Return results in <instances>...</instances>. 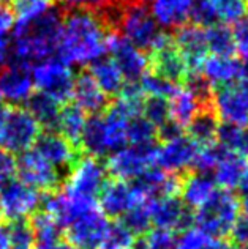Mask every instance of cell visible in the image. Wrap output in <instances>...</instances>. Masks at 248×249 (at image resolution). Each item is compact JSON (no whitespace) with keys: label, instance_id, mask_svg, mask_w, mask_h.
<instances>
[{"label":"cell","instance_id":"cell-1","mask_svg":"<svg viewBox=\"0 0 248 249\" xmlns=\"http://www.w3.org/2000/svg\"><path fill=\"white\" fill-rule=\"evenodd\" d=\"M109 29L98 11L71 10L62 19L56 46L57 58L67 65H90L106 52Z\"/></svg>","mask_w":248,"mask_h":249},{"label":"cell","instance_id":"cell-2","mask_svg":"<svg viewBox=\"0 0 248 249\" xmlns=\"http://www.w3.org/2000/svg\"><path fill=\"white\" fill-rule=\"evenodd\" d=\"M62 19V11L51 6L34 19L16 21L11 43V58L24 65L49 58L52 52H56Z\"/></svg>","mask_w":248,"mask_h":249},{"label":"cell","instance_id":"cell-3","mask_svg":"<svg viewBox=\"0 0 248 249\" xmlns=\"http://www.w3.org/2000/svg\"><path fill=\"white\" fill-rule=\"evenodd\" d=\"M240 199L226 189L215 191L204 205L194 210L191 221L212 240H223L228 237L240 216Z\"/></svg>","mask_w":248,"mask_h":249},{"label":"cell","instance_id":"cell-4","mask_svg":"<svg viewBox=\"0 0 248 249\" xmlns=\"http://www.w3.org/2000/svg\"><path fill=\"white\" fill-rule=\"evenodd\" d=\"M119 29L122 36L142 51L153 52L171 43V38L163 32L146 5L123 3Z\"/></svg>","mask_w":248,"mask_h":249},{"label":"cell","instance_id":"cell-5","mask_svg":"<svg viewBox=\"0 0 248 249\" xmlns=\"http://www.w3.org/2000/svg\"><path fill=\"white\" fill-rule=\"evenodd\" d=\"M40 133V124L25 107L16 104L0 106V148L21 155L34 147Z\"/></svg>","mask_w":248,"mask_h":249},{"label":"cell","instance_id":"cell-6","mask_svg":"<svg viewBox=\"0 0 248 249\" xmlns=\"http://www.w3.org/2000/svg\"><path fill=\"white\" fill-rule=\"evenodd\" d=\"M30 74L38 91L51 96L58 104H65L71 100L75 74L70 65L63 63L60 58L49 57L37 62Z\"/></svg>","mask_w":248,"mask_h":249},{"label":"cell","instance_id":"cell-7","mask_svg":"<svg viewBox=\"0 0 248 249\" xmlns=\"http://www.w3.org/2000/svg\"><path fill=\"white\" fill-rule=\"evenodd\" d=\"M43 193L29 186L21 178H13L0 183V207L5 221L27 219L41 208Z\"/></svg>","mask_w":248,"mask_h":249},{"label":"cell","instance_id":"cell-8","mask_svg":"<svg viewBox=\"0 0 248 249\" xmlns=\"http://www.w3.org/2000/svg\"><path fill=\"white\" fill-rule=\"evenodd\" d=\"M108 175L106 164L101 160L81 155V158L76 161V164L67 175L62 188L84 197L96 199L104 183L108 181Z\"/></svg>","mask_w":248,"mask_h":249},{"label":"cell","instance_id":"cell-9","mask_svg":"<svg viewBox=\"0 0 248 249\" xmlns=\"http://www.w3.org/2000/svg\"><path fill=\"white\" fill-rule=\"evenodd\" d=\"M19 178L40 193H54L62 188L65 175L40 156L34 148L25 150L18 160Z\"/></svg>","mask_w":248,"mask_h":249},{"label":"cell","instance_id":"cell-10","mask_svg":"<svg viewBox=\"0 0 248 249\" xmlns=\"http://www.w3.org/2000/svg\"><path fill=\"white\" fill-rule=\"evenodd\" d=\"M156 143L150 145H128L109 155L106 169L114 178L133 180L155 162Z\"/></svg>","mask_w":248,"mask_h":249},{"label":"cell","instance_id":"cell-11","mask_svg":"<svg viewBox=\"0 0 248 249\" xmlns=\"http://www.w3.org/2000/svg\"><path fill=\"white\" fill-rule=\"evenodd\" d=\"M198 150L199 145L191 137H188L187 134H179L163 141L161 145H156L153 164L172 175L185 172L193 167Z\"/></svg>","mask_w":248,"mask_h":249},{"label":"cell","instance_id":"cell-12","mask_svg":"<svg viewBox=\"0 0 248 249\" xmlns=\"http://www.w3.org/2000/svg\"><path fill=\"white\" fill-rule=\"evenodd\" d=\"M109 218L100 207L86 213L63 229V237L76 249H100L106 238Z\"/></svg>","mask_w":248,"mask_h":249},{"label":"cell","instance_id":"cell-13","mask_svg":"<svg viewBox=\"0 0 248 249\" xmlns=\"http://www.w3.org/2000/svg\"><path fill=\"white\" fill-rule=\"evenodd\" d=\"M32 148L40 156H43L49 164L60 170L65 178L82 155L79 147L65 139L57 131H41Z\"/></svg>","mask_w":248,"mask_h":249},{"label":"cell","instance_id":"cell-14","mask_svg":"<svg viewBox=\"0 0 248 249\" xmlns=\"http://www.w3.org/2000/svg\"><path fill=\"white\" fill-rule=\"evenodd\" d=\"M106 51H109L111 58L120 70L123 79L139 81L142 74L149 71V57L144 54V51L136 48L125 36L109 34Z\"/></svg>","mask_w":248,"mask_h":249},{"label":"cell","instance_id":"cell-15","mask_svg":"<svg viewBox=\"0 0 248 249\" xmlns=\"http://www.w3.org/2000/svg\"><path fill=\"white\" fill-rule=\"evenodd\" d=\"M147 210L152 226L166 231H182L191 226V214L177 196H160L147 199Z\"/></svg>","mask_w":248,"mask_h":249},{"label":"cell","instance_id":"cell-16","mask_svg":"<svg viewBox=\"0 0 248 249\" xmlns=\"http://www.w3.org/2000/svg\"><path fill=\"white\" fill-rule=\"evenodd\" d=\"M101 213L109 219H119L141 199L134 193L132 183L111 177L104 183L101 193L96 197Z\"/></svg>","mask_w":248,"mask_h":249},{"label":"cell","instance_id":"cell-17","mask_svg":"<svg viewBox=\"0 0 248 249\" xmlns=\"http://www.w3.org/2000/svg\"><path fill=\"white\" fill-rule=\"evenodd\" d=\"M174 46L187 63L188 73H199L202 62L209 54L206 43V30L196 24H184L177 27Z\"/></svg>","mask_w":248,"mask_h":249},{"label":"cell","instance_id":"cell-18","mask_svg":"<svg viewBox=\"0 0 248 249\" xmlns=\"http://www.w3.org/2000/svg\"><path fill=\"white\" fill-rule=\"evenodd\" d=\"M34 79L30 70L24 63H8L0 70V95L10 104L19 106L34 93Z\"/></svg>","mask_w":248,"mask_h":249},{"label":"cell","instance_id":"cell-19","mask_svg":"<svg viewBox=\"0 0 248 249\" xmlns=\"http://www.w3.org/2000/svg\"><path fill=\"white\" fill-rule=\"evenodd\" d=\"M210 98L213 104V114L217 115L218 120H221V123L247 126L248 104L244 100V96L239 91L236 84L215 89Z\"/></svg>","mask_w":248,"mask_h":249},{"label":"cell","instance_id":"cell-20","mask_svg":"<svg viewBox=\"0 0 248 249\" xmlns=\"http://www.w3.org/2000/svg\"><path fill=\"white\" fill-rule=\"evenodd\" d=\"M130 183L141 200L160 197V196H177L180 186L177 175L168 174L155 164L146 169L136 178L130 180Z\"/></svg>","mask_w":248,"mask_h":249},{"label":"cell","instance_id":"cell-21","mask_svg":"<svg viewBox=\"0 0 248 249\" xmlns=\"http://www.w3.org/2000/svg\"><path fill=\"white\" fill-rule=\"evenodd\" d=\"M247 65L234 55H207L202 62L199 73L210 87H225L232 85L242 76Z\"/></svg>","mask_w":248,"mask_h":249},{"label":"cell","instance_id":"cell-22","mask_svg":"<svg viewBox=\"0 0 248 249\" xmlns=\"http://www.w3.org/2000/svg\"><path fill=\"white\" fill-rule=\"evenodd\" d=\"M71 98H73L77 107H81L84 112H89L92 115L101 114L109 106L108 96L96 85L94 77L89 74V71H82L75 77Z\"/></svg>","mask_w":248,"mask_h":249},{"label":"cell","instance_id":"cell-23","mask_svg":"<svg viewBox=\"0 0 248 249\" xmlns=\"http://www.w3.org/2000/svg\"><path fill=\"white\" fill-rule=\"evenodd\" d=\"M217 191V185L213 181V177L206 172H194L188 174L184 180H180L179 194L180 200L188 210H196L213 196Z\"/></svg>","mask_w":248,"mask_h":249},{"label":"cell","instance_id":"cell-24","mask_svg":"<svg viewBox=\"0 0 248 249\" xmlns=\"http://www.w3.org/2000/svg\"><path fill=\"white\" fill-rule=\"evenodd\" d=\"M152 58H149V63H152L153 73L160 74L166 79L172 81L175 84L184 82L188 74L187 63L180 52L175 49L172 41L166 44L165 48L152 52Z\"/></svg>","mask_w":248,"mask_h":249},{"label":"cell","instance_id":"cell-25","mask_svg":"<svg viewBox=\"0 0 248 249\" xmlns=\"http://www.w3.org/2000/svg\"><path fill=\"white\" fill-rule=\"evenodd\" d=\"M194 0H153L150 13L161 29H177L190 19Z\"/></svg>","mask_w":248,"mask_h":249},{"label":"cell","instance_id":"cell-26","mask_svg":"<svg viewBox=\"0 0 248 249\" xmlns=\"http://www.w3.org/2000/svg\"><path fill=\"white\" fill-rule=\"evenodd\" d=\"M247 166L248 160L245 156L226 150V153L221 156L218 164L212 170L215 185L226 189V191H232V189L239 188L245 175Z\"/></svg>","mask_w":248,"mask_h":249},{"label":"cell","instance_id":"cell-27","mask_svg":"<svg viewBox=\"0 0 248 249\" xmlns=\"http://www.w3.org/2000/svg\"><path fill=\"white\" fill-rule=\"evenodd\" d=\"M77 147H79L82 155L94 156L98 160L109 156L106 133H104V119L101 114H94L92 117L86 119V124L82 128Z\"/></svg>","mask_w":248,"mask_h":249},{"label":"cell","instance_id":"cell-28","mask_svg":"<svg viewBox=\"0 0 248 249\" xmlns=\"http://www.w3.org/2000/svg\"><path fill=\"white\" fill-rule=\"evenodd\" d=\"M89 74L94 77V81L106 96H117L125 84L120 70L111 57H100L94 60L90 63Z\"/></svg>","mask_w":248,"mask_h":249},{"label":"cell","instance_id":"cell-29","mask_svg":"<svg viewBox=\"0 0 248 249\" xmlns=\"http://www.w3.org/2000/svg\"><path fill=\"white\" fill-rule=\"evenodd\" d=\"M25 109L34 117L35 122L40 124L44 131H57L58 114H60V104L51 96L41 93V91H34L30 98L25 101Z\"/></svg>","mask_w":248,"mask_h":249},{"label":"cell","instance_id":"cell-30","mask_svg":"<svg viewBox=\"0 0 248 249\" xmlns=\"http://www.w3.org/2000/svg\"><path fill=\"white\" fill-rule=\"evenodd\" d=\"M169 117L180 128H185L191 119L202 109V103L188 89L179 87L177 91L168 100Z\"/></svg>","mask_w":248,"mask_h":249},{"label":"cell","instance_id":"cell-31","mask_svg":"<svg viewBox=\"0 0 248 249\" xmlns=\"http://www.w3.org/2000/svg\"><path fill=\"white\" fill-rule=\"evenodd\" d=\"M220 126V120L213 110L201 109L199 112L191 119V122L187 124L188 137L198 143V145H207L217 141V131Z\"/></svg>","mask_w":248,"mask_h":249},{"label":"cell","instance_id":"cell-32","mask_svg":"<svg viewBox=\"0 0 248 249\" xmlns=\"http://www.w3.org/2000/svg\"><path fill=\"white\" fill-rule=\"evenodd\" d=\"M86 112L81 107H77L75 103H65V106L60 107V114H58L57 133L62 134L71 143L77 145L82 128L86 124Z\"/></svg>","mask_w":248,"mask_h":249},{"label":"cell","instance_id":"cell-33","mask_svg":"<svg viewBox=\"0 0 248 249\" xmlns=\"http://www.w3.org/2000/svg\"><path fill=\"white\" fill-rule=\"evenodd\" d=\"M207 51L212 55H234L232 30L225 24H213L204 27Z\"/></svg>","mask_w":248,"mask_h":249},{"label":"cell","instance_id":"cell-34","mask_svg":"<svg viewBox=\"0 0 248 249\" xmlns=\"http://www.w3.org/2000/svg\"><path fill=\"white\" fill-rule=\"evenodd\" d=\"M29 222L35 235V243H48V241H54L63 237L62 227L44 210H38L29 216Z\"/></svg>","mask_w":248,"mask_h":249},{"label":"cell","instance_id":"cell-35","mask_svg":"<svg viewBox=\"0 0 248 249\" xmlns=\"http://www.w3.org/2000/svg\"><path fill=\"white\" fill-rule=\"evenodd\" d=\"M218 24L234 25L248 16V0H209Z\"/></svg>","mask_w":248,"mask_h":249},{"label":"cell","instance_id":"cell-36","mask_svg":"<svg viewBox=\"0 0 248 249\" xmlns=\"http://www.w3.org/2000/svg\"><path fill=\"white\" fill-rule=\"evenodd\" d=\"M5 231H6V235H8L10 249H34L35 235H34V231H32L29 218L6 221Z\"/></svg>","mask_w":248,"mask_h":249},{"label":"cell","instance_id":"cell-37","mask_svg":"<svg viewBox=\"0 0 248 249\" xmlns=\"http://www.w3.org/2000/svg\"><path fill=\"white\" fill-rule=\"evenodd\" d=\"M119 219L123 222V226H125L136 238L142 237V235L147 233L150 231V227H152V221H150V214H149L146 200H141L136 205H133Z\"/></svg>","mask_w":248,"mask_h":249},{"label":"cell","instance_id":"cell-38","mask_svg":"<svg viewBox=\"0 0 248 249\" xmlns=\"http://www.w3.org/2000/svg\"><path fill=\"white\" fill-rule=\"evenodd\" d=\"M156 128L142 115H136L127 123V137L130 145H150L156 141Z\"/></svg>","mask_w":248,"mask_h":249},{"label":"cell","instance_id":"cell-39","mask_svg":"<svg viewBox=\"0 0 248 249\" xmlns=\"http://www.w3.org/2000/svg\"><path fill=\"white\" fill-rule=\"evenodd\" d=\"M144 95L147 93L149 96H161L169 100L179 89V84L166 79L160 74L153 73V71H147L142 74V77L138 81Z\"/></svg>","mask_w":248,"mask_h":249},{"label":"cell","instance_id":"cell-40","mask_svg":"<svg viewBox=\"0 0 248 249\" xmlns=\"http://www.w3.org/2000/svg\"><path fill=\"white\" fill-rule=\"evenodd\" d=\"M134 249H175V235L166 229L155 227L136 238Z\"/></svg>","mask_w":248,"mask_h":249},{"label":"cell","instance_id":"cell-41","mask_svg":"<svg viewBox=\"0 0 248 249\" xmlns=\"http://www.w3.org/2000/svg\"><path fill=\"white\" fill-rule=\"evenodd\" d=\"M141 115L149 120L153 126L158 129L161 124H165L169 117V103L166 98L161 96H149L142 101V112Z\"/></svg>","mask_w":248,"mask_h":249},{"label":"cell","instance_id":"cell-42","mask_svg":"<svg viewBox=\"0 0 248 249\" xmlns=\"http://www.w3.org/2000/svg\"><path fill=\"white\" fill-rule=\"evenodd\" d=\"M225 153H226V150L221 147L217 141L212 143H207V145H201L196 153V158H194V162H193L194 170L210 174Z\"/></svg>","mask_w":248,"mask_h":249},{"label":"cell","instance_id":"cell-43","mask_svg":"<svg viewBox=\"0 0 248 249\" xmlns=\"http://www.w3.org/2000/svg\"><path fill=\"white\" fill-rule=\"evenodd\" d=\"M212 241L210 237L198 229L196 226H188L182 229L179 237H175V249H206Z\"/></svg>","mask_w":248,"mask_h":249},{"label":"cell","instance_id":"cell-44","mask_svg":"<svg viewBox=\"0 0 248 249\" xmlns=\"http://www.w3.org/2000/svg\"><path fill=\"white\" fill-rule=\"evenodd\" d=\"M54 0H15L16 21H29L49 10Z\"/></svg>","mask_w":248,"mask_h":249},{"label":"cell","instance_id":"cell-45","mask_svg":"<svg viewBox=\"0 0 248 249\" xmlns=\"http://www.w3.org/2000/svg\"><path fill=\"white\" fill-rule=\"evenodd\" d=\"M190 18L193 22L199 25V27H209V25L218 24L215 13L212 10V5L209 3V0H194L191 6Z\"/></svg>","mask_w":248,"mask_h":249},{"label":"cell","instance_id":"cell-46","mask_svg":"<svg viewBox=\"0 0 248 249\" xmlns=\"http://www.w3.org/2000/svg\"><path fill=\"white\" fill-rule=\"evenodd\" d=\"M234 52L239 54L240 60L248 63V16L234 24Z\"/></svg>","mask_w":248,"mask_h":249},{"label":"cell","instance_id":"cell-47","mask_svg":"<svg viewBox=\"0 0 248 249\" xmlns=\"http://www.w3.org/2000/svg\"><path fill=\"white\" fill-rule=\"evenodd\" d=\"M229 237L232 240V245L237 246L239 249L248 248V216L245 213L240 214L237 221L234 222Z\"/></svg>","mask_w":248,"mask_h":249},{"label":"cell","instance_id":"cell-48","mask_svg":"<svg viewBox=\"0 0 248 249\" xmlns=\"http://www.w3.org/2000/svg\"><path fill=\"white\" fill-rule=\"evenodd\" d=\"M18 158L13 153L0 148V183L13 178L16 175Z\"/></svg>","mask_w":248,"mask_h":249},{"label":"cell","instance_id":"cell-49","mask_svg":"<svg viewBox=\"0 0 248 249\" xmlns=\"http://www.w3.org/2000/svg\"><path fill=\"white\" fill-rule=\"evenodd\" d=\"M63 5L70 6L73 10H90V11H100L104 8L111 0H60Z\"/></svg>","mask_w":248,"mask_h":249},{"label":"cell","instance_id":"cell-50","mask_svg":"<svg viewBox=\"0 0 248 249\" xmlns=\"http://www.w3.org/2000/svg\"><path fill=\"white\" fill-rule=\"evenodd\" d=\"M15 11L10 10L8 6L0 5V36H6V34L15 27Z\"/></svg>","mask_w":248,"mask_h":249},{"label":"cell","instance_id":"cell-51","mask_svg":"<svg viewBox=\"0 0 248 249\" xmlns=\"http://www.w3.org/2000/svg\"><path fill=\"white\" fill-rule=\"evenodd\" d=\"M11 62V43L6 36H0V70Z\"/></svg>","mask_w":248,"mask_h":249},{"label":"cell","instance_id":"cell-52","mask_svg":"<svg viewBox=\"0 0 248 249\" xmlns=\"http://www.w3.org/2000/svg\"><path fill=\"white\" fill-rule=\"evenodd\" d=\"M34 249H76V248L68 240H65V237H62L54 241H48V243H35Z\"/></svg>","mask_w":248,"mask_h":249},{"label":"cell","instance_id":"cell-53","mask_svg":"<svg viewBox=\"0 0 248 249\" xmlns=\"http://www.w3.org/2000/svg\"><path fill=\"white\" fill-rule=\"evenodd\" d=\"M236 85H237V89H239L240 93H242L244 100H245L247 104H248V67L245 68V71L242 73V76L239 77V81L236 82Z\"/></svg>","mask_w":248,"mask_h":249},{"label":"cell","instance_id":"cell-54","mask_svg":"<svg viewBox=\"0 0 248 249\" xmlns=\"http://www.w3.org/2000/svg\"><path fill=\"white\" fill-rule=\"evenodd\" d=\"M239 191H240V204H248V166H247V170H245V175L242 181H240L239 185Z\"/></svg>","mask_w":248,"mask_h":249},{"label":"cell","instance_id":"cell-55","mask_svg":"<svg viewBox=\"0 0 248 249\" xmlns=\"http://www.w3.org/2000/svg\"><path fill=\"white\" fill-rule=\"evenodd\" d=\"M240 155L248 158V124L244 126V139H242V147H240Z\"/></svg>","mask_w":248,"mask_h":249},{"label":"cell","instance_id":"cell-56","mask_svg":"<svg viewBox=\"0 0 248 249\" xmlns=\"http://www.w3.org/2000/svg\"><path fill=\"white\" fill-rule=\"evenodd\" d=\"M0 249H10L8 235H6L5 226H2V224H0Z\"/></svg>","mask_w":248,"mask_h":249},{"label":"cell","instance_id":"cell-57","mask_svg":"<svg viewBox=\"0 0 248 249\" xmlns=\"http://www.w3.org/2000/svg\"><path fill=\"white\" fill-rule=\"evenodd\" d=\"M149 2H153V0H132V3H139V5H146Z\"/></svg>","mask_w":248,"mask_h":249},{"label":"cell","instance_id":"cell-58","mask_svg":"<svg viewBox=\"0 0 248 249\" xmlns=\"http://www.w3.org/2000/svg\"><path fill=\"white\" fill-rule=\"evenodd\" d=\"M244 210H245V214L248 216V204H244Z\"/></svg>","mask_w":248,"mask_h":249},{"label":"cell","instance_id":"cell-59","mask_svg":"<svg viewBox=\"0 0 248 249\" xmlns=\"http://www.w3.org/2000/svg\"><path fill=\"white\" fill-rule=\"evenodd\" d=\"M3 221V218H2V207H0V222Z\"/></svg>","mask_w":248,"mask_h":249},{"label":"cell","instance_id":"cell-60","mask_svg":"<svg viewBox=\"0 0 248 249\" xmlns=\"http://www.w3.org/2000/svg\"><path fill=\"white\" fill-rule=\"evenodd\" d=\"M2 100H3V98H2V95H0V106H2Z\"/></svg>","mask_w":248,"mask_h":249},{"label":"cell","instance_id":"cell-61","mask_svg":"<svg viewBox=\"0 0 248 249\" xmlns=\"http://www.w3.org/2000/svg\"><path fill=\"white\" fill-rule=\"evenodd\" d=\"M3 2H8V0H0V5H2Z\"/></svg>","mask_w":248,"mask_h":249}]
</instances>
